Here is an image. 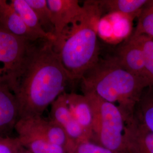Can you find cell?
<instances>
[{"instance_id": "6da1fadb", "label": "cell", "mask_w": 153, "mask_h": 153, "mask_svg": "<svg viewBox=\"0 0 153 153\" xmlns=\"http://www.w3.org/2000/svg\"><path fill=\"white\" fill-rule=\"evenodd\" d=\"M69 83L53 42L40 39L31 42L12 89L19 119L42 116L47 107L65 93Z\"/></svg>"}, {"instance_id": "7a4b0ae2", "label": "cell", "mask_w": 153, "mask_h": 153, "mask_svg": "<svg viewBox=\"0 0 153 153\" xmlns=\"http://www.w3.org/2000/svg\"><path fill=\"white\" fill-rule=\"evenodd\" d=\"M83 11L53 43L71 83L81 80L99 60V22L103 10L98 1H85Z\"/></svg>"}, {"instance_id": "3957f363", "label": "cell", "mask_w": 153, "mask_h": 153, "mask_svg": "<svg viewBox=\"0 0 153 153\" xmlns=\"http://www.w3.org/2000/svg\"><path fill=\"white\" fill-rule=\"evenodd\" d=\"M81 81L83 93H93L109 103H118L125 123L133 117L142 93L150 87L146 79L121 65L116 56L100 59Z\"/></svg>"}, {"instance_id": "277c9868", "label": "cell", "mask_w": 153, "mask_h": 153, "mask_svg": "<svg viewBox=\"0 0 153 153\" xmlns=\"http://www.w3.org/2000/svg\"><path fill=\"white\" fill-rule=\"evenodd\" d=\"M93 110V135L91 142L110 150L126 153L124 143L125 120L117 105L93 93H83Z\"/></svg>"}, {"instance_id": "5b68a950", "label": "cell", "mask_w": 153, "mask_h": 153, "mask_svg": "<svg viewBox=\"0 0 153 153\" xmlns=\"http://www.w3.org/2000/svg\"><path fill=\"white\" fill-rule=\"evenodd\" d=\"M31 43L12 34L0 25V82L6 84L11 91Z\"/></svg>"}, {"instance_id": "8992f818", "label": "cell", "mask_w": 153, "mask_h": 153, "mask_svg": "<svg viewBox=\"0 0 153 153\" xmlns=\"http://www.w3.org/2000/svg\"><path fill=\"white\" fill-rule=\"evenodd\" d=\"M51 12L55 40L59 41L65 30L83 11L77 0H47Z\"/></svg>"}, {"instance_id": "52a82bcc", "label": "cell", "mask_w": 153, "mask_h": 153, "mask_svg": "<svg viewBox=\"0 0 153 153\" xmlns=\"http://www.w3.org/2000/svg\"><path fill=\"white\" fill-rule=\"evenodd\" d=\"M124 143L126 153H153V133L134 115L125 124Z\"/></svg>"}, {"instance_id": "ba28073f", "label": "cell", "mask_w": 153, "mask_h": 153, "mask_svg": "<svg viewBox=\"0 0 153 153\" xmlns=\"http://www.w3.org/2000/svg\"><path fill=\"white\" fill-rule=\"evenodd\" d=\"M116 57L126 70L146 79L145 76L143 49L138 35L132 33L126 40L118 50Z\"/></svg>"}, {"instance_id": "9c48e42d", "label": "cell", "mask_w": 153, "mask_h": 153, "mask_svg": "<svg viewBox=\"0 0 153 153\" xmlns=\"http://www.w3.org/2000/svg\"><path fill=\"white\" fill-rule=\"evenodd\" d=\"M25 123L49 142L64 148L67 153H75L64 129L53 121L47 120L42 116L21 118Z\"/></svg>"}, {"instance_id": "30bf717a", "label": "cell", "mask_w": 153, "mask_h": 153, "mask_svg": "<svg viewBox=\"0 0 153 153\" xmlns=\"http://www.w3.org/2000/svg\"><path fill=\"white\" fill-rule=\"evenodd\" d=\"M14 129L21 145L33 153H67L60 146L49 142L27 126L22 119L16 122Z\"/></svg>"}, {"instance_id": "8fae6325", "label": "cell", "mask_w": 153, "mask_h": 153, "mask_svg": "<svg viewBox=\"0 0 153 153\" xmlns=\"http://www.w3.org/2000/svg\"><path fill=\"white\" fill-rule=\"evenodd\" d=\"M19 119L18 106L16 99L10 88L0 82V136L14 129Z\"/></svg>"}, {"instance_id": "7c38bea8", "label": "cell", "mask_w": 153, "mask_h": 153, "mask_svg": "<svg viewBox=\"0 0 153 153\" xmlns=\"http://www.w3.org/2000/svg\"><path fill=\"white\" fill-rule=\"evenodd\" d=\"M0 25L12 34L29 42L40 40L6 0H0Z\"/></svg>"}, {"instance_id": "4fadbf2b", "label": "cell", "mask_w": 153, "mask_h": 153, "mask_svg": "<svg viewBox=\"0 0 153 153\" xmlns=\"http://www.w3.org/2000/svg\"><path fill=\"white\" fill-rule=\"evenodd\" d=\"M66 100L74 119L81 126L88 140L93 135V114L91 105L84 95L66 93Z\"/></svg>"}, {"instance_id": "5bb4252c", "label": "cell", "mask_w": 153, "mask_h": 153, "mask_svg": "<svg viewBox=\"0 0 153 153\" xmlns=\"http://www.w3.org/2000/svg\"><path fill=\"white\" fill-rule=\"evenodd\" d=\"M9 3L28 28L39 38L55 41L54 35L46 33L43 30L35 13L26 0H11Z\"/></svg>"}, {"instance_id": "9a60e30c", "label": "cell", "mask_w": 153, "mask_h": 153, "mask_svg": "<svg viewBox=\"0 0 153 153\" xmlns=\"http://www.w3.org/2000/svg\"><path fill=\"white\" fill-rule=\"evenodd\" d=\"M148 0H101L98 1L103 12L107 14L117 13L125 15L134 19L138 18L145 6Z\"/></svg>"}, {"instance_id": "2e32d148", "label": "cell", "mask_w": 153, "mask_h": 153, "mask_svg": "<svg viewBox=\"0 0 153 153\" xmlns=\"http://www.w3.org/2000/svg\"><path fill=\"white\" fill-rule=\"evenodd\" d=\"M138 120L153 133V87L144 90L134 111Z\"/></svg>"}, {"instance_id": "e0dca14e", "label": "cell", "mask_w": 153, "mask_h": 153, "mask_svg": "<svg viewBox=\"0 0 153 153\" xmlns=\"http://www.w3.org/2000/svg\"><path fill=\"white\" fill-rule=\"evenodd\" d=\"M51 106L50 120L60 126L64 130L76 120L68 104L65 92L61 94Z\"/></svg>"}, {"instance_id": "ac0fdd59", "label": "cell", "mask_w": 153, "mask_h": 153, "mask_svg": "<svg viewBox=\"0 0 153 153\" xmlns=\"http://www.w3.org/2000/svg\"><path fill=\"white\" fill-rule=\"evenodd\" d=\"M112 22L115 43L126 40L131 35L133 19L125 15L117 13L107 14Z\"/></svg>"}, {"instance_id": "d6986e66", "label": "cell", "mask_w": 153, "mask_h": 153, "mask_svg": "<svg viewBox=\"0 0 153 153\" xmlns=\"http://www.w3.org/2000/svg\"><path fill=\"white\" fill-rule=\"evenodd\" d=\"M32 7L38 18L42 28L46 33L53 35L54 27L53 25L51 12L47 0H26Z\"/></svg>"}, {"instance_id": "ffe728a7", "label": "cell", "mask_w": 153, "mask_h": 153, "mask_svg": "<svg viewBox=\"0 0 153 153\" xmlns=\"http://www.w3.org/2000/svg\"><path fill=\"white\" fill-rule=\"evenodd\" d=\"M142 45L145 66V76L153 87V38L146 35H137Z\"/></svg>"}, {"instance_id": "44dd1931", "label": "cell", "mask_w": 153, "mask_h": 153, "mask_svg": "<svg viewBox=\"0 0 153 153\" xmlns=\"http://www.w3.org/2000/svg\"><path fill=\"white\" fill-rule=\"evenodd\" d=\"M134 35H146L153 38V1H150L137 18Z\"/></svg>"}, {"instance_id": "7402d4cb", "label": "cell", "mask_w": 153, "mask_h": 153, "mask_svg": "<svg viewBox=\"0 0 153 153\" xmlns=\"http://www.w3.org/2000/svg\"><path fill=\"white\" fill-rule=\"evenodd\" d=\"M98 35L104 41L115 43L112 24L107 15L102 16L99 22Z\"/></svg>"}, {"instance_id": "603a6c76", "label": "cell", "mask_w": 153, "mask_h": 153, "mask_svg": "<svg viewBox=\"0 0 153 153\" xmlns=\"http://www.w3.org/2000/svg\"><path fill=\"white\" fill-rule=\"evenodd\" d=\"M75 153H124L118 152L104 148L98 144L91 142L80 143L77 146Z\"/></svg>"}, {"instance_id": "cb8c5ba5", "label": "cell", "mask_w": 153, "mask_h": 153, "mask_svg": "<svg viewBox=\"0 0 153 153\" xmlns=\"http://www.w3.org/2000/svg\"><path fill=\"white\" fill-rule=\"evenodd\" d=\"M21 146L17 137L0 136V153H16Z\"/></svg>"}, {"instance_id": "d4e9b609", "label": "cell", "mask_w": 153, "mask_h": 153, "mask_svg": "<svg viewBox=\"0 0 153 153\" xmlns=\"http://www.w3.org/2000/svg\"><path fill=\"white\" fill-rule=\"evenodd\" d=\"M16 153H33L31 152H30L29 150H28L27 149H26V148L23 147L22 145L20 147V148L18 149V150L16 152Z\"/></svg>"}]
</instances>
